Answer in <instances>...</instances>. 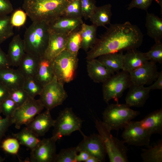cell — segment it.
Returning a JSON list of instances; mask_svg holds the SVG:
<instances>
[{
    "label": "cell",
    "instance_id": "cell-1",
    "mask_svg": "<svg viewBox=\"0 0 162 162\" xmlns=\"http://www.w3.org/2000/svg\"><path fill=\"white\" fill-rule=\"evenodd\" d=\"M143 38L139 28L129 22L111 24L87 52L86 60L104 54L136 49L141 45Z\"/></svg>",
    "mask_w": 162,
    "mask_h": 162
},
{
    "label": "cell",
    "instance_id": "cell-2",
    "mask_svg": "<svg viewBox=\"0 0 162 162\" xmlns=\"http://www.w3.org/2000/svg\"><path fill=\"white\" fill-rule=\"evenodd\" d=\"M71 0H23L22 8L33 22L47 23L61 16Z\"/></svg>",
    "mask_w": 162,
    "mask_h": 162
},
{
    "label": "cell",
    "instance_id": "cell-3",
    "mask_svg": "<svg viewBox=\"0 0 162 162\" xmlns=\"http://www.w3.org/2000/svg\"><path fill=\"white\" fill-rule=\"evenodd\" d=\"M50 32L48 23L33 22L26 29L23 39L25 52L38 58L44 56Z\"/></svg>",
    "mask_w": 162,
    "mask_h": 162
},
{
    "label": "cell",
    "instance_id": "cell-4",
    "mask_svg": "<svg viewBox=\"0 0 162 162\" xmlns=\"http://www.w3.org/2000/svg\"><path fill=\"white\" fill-rule=\"evenodd\" d=\"M130 107L125 103L108 105L102 113V122L111 131L124 128L140 114Z\"/></svg>",
    "mask_w": 162,
    "mask_h": 162
},
{
    "label": "cell",
    "instance_id": "cell-5",
    "mask_svg": "<svg viewBox=\"0 0 162 162\" xmlns=\"http://www.w3.org/2000/svg\"><path fill=\"white\" fill-rule=\"evenodd\" d=\"M95 126L101 137L110 162H128V149L123 141L114 136L102 121L96 120Z\"/></svg>",
    "mask_w": 162,
    "mask_h": 162
},
{
    "label": "cell",
    "instance_id": "cell-6",
    "mask_svg": "<svg viewBox=\"0 0 162 162\" xmlns=\"http://www.w3.org/2000/svg\"><path fill=\"white\" fill-rule=\"evenodd\" d=\"M52 62L55 76L59 82L64 85L74 80L78 64L77 56L65 49Z\"/></svg>",
    "mask_w": 162,
    "mask_h": 162
},
{
    "label": "cell",
    "instance_id": "cell-7",
    "mask_svg": "<svg viewBox=\"0 0 162 162\" xmlns=\"http://www.w3.org/2000/svg\"><path fill=\"white\" fill-rule=\"evenodd\" d=\"M82 123V121L74 113L71 108H66L60 112L55 120L51 137L57 141L75 131H80Z\"/></svg>",
    "mask_w": 162,
    "mask_h": 162
},
{
    "label": "cell",
    "instance_id": "cell-8",
    "mask_svg": "<svg viewBox=\"0 0 162 162\" xmlns=\"http://www.w3.org/2000/svg\"><path fill=\"white\" fill-rule=\"evenodd\" d=\"M103 83V100L108 104L112 99L118 103L119 99L131 82L129 73L122 70L112 75Z\"/></svg>",
    "mask_w": 162,
    "mask_h": 162
},
{
    "label": "cell",
    "instance_id": "cell-9",
    "mask_svg": "<svg viewBox=\"0 0 162 162\" xmlns=\"http://www.w3.org/2000/svg\"><path fill=\"white\" fill-rule=\"evenodd\" d=\"M39 100L46 109L51 110L62 104L68 95L64 84L55 76L53 80L44 87Z\"/></svg>",
    "mask_w": 162,
    "mask_h": 162
},
{
    "label": "cell",
    "instance_id": "cell-10",
    "mask_svg": "<svg viewBox=\"0 0 162 162\" xmlns=\"http://www.w3.org/2000/svg\"><path fill=\"white\" fill-rule=\"evenodd\" d=\"M40 100L28 97L26 101L16 110L11 117L12 123L17 129L28 124L44 108Z\"/></svg>",
    "mask_w": 162,
    "mask_h": 162
},
{
    "label": "cell",
    "instance_id": "cell-11",
    "mask_svg": "<svg viewBox=\"0 0 162 162\" xmlns=\"http://www.w3.org/2000/svg\"><path fill=\"white\" fill-rule=\"evenodd\" d=\"M124 128L122 137L124 143L139 147L149 145L152 135L141 126L138 121H131Z\"/></svg>",
    "mask_w": 162,
    "mask_h": 162
},
{
    "label": "cell",
    "instance_id": "cell-12",
    "mask_svg": "<svg viewBox=\"0 0 162 162\" xmlns=\"http://www.w3.org/2000/svg\"><path fill=\"white\" fill-rule=\"evenodd\" d=\"M83 139L76 146L78 152L84 151L97 158L100 162L105 160L107 154L102 139L99 134L85 135L81 131Z\"/></svg>",
    "mask_w": 162,
    "mask_h": 162
},
{
    "label": "cell",
    "instance_id": "cell-13",
    "mask_svg": "<svg viewBox=\"0 0 162 162\" xmlns=\"http://www.w3.org/2000/svg\"><path fill=\"white\" fill-rule=\"evenodd\" d=\"M56 141L52 137L40 140L31 150L29 161L31 162H54L56 153Z\"/></svg>",
    "mask_w": 162,
    "mask_h": 162
},
{
    "label": "cell",
    "instance_id": "cell-14",
    "mask_svg": "<svg viewBox=\"0 0 162 162\" xmlns=\"http://www.w3.org/2000/svg\"><path fill=\"white\" fill-rule=\"evenodd\" d=\"M158 73L156 63L148 61L129 73L132 83L144 86L150 84L155 80Z\"/></svg>",
    "mask_w": 162,
    "mask_h": 162
},
{
    "label": "cell",
    "instance_id": "cell-15",
    "mask_svg": "<svg viewBox=\"0 0 162 162\" xmlns=\"http://www.w3.org/2000/svg\"><path fill=\"white\" fill-rule=\"evenodd\" d=\"M54 122L55 120L52 117L50 110L46 109L45 111L37 115L26 125V128L39 137L44 136L53 127Z\"/></svg>",
    "mask_w": 162,
    "mask_h": 162
},
{
    "label": "cell",
    "instance_id": "cell-16",
    "mask_svg": "<svg viewBox=\"0 0 162 162\" xmlns=\"http://www.w3.org/2000/svg\"><path fill=\"white\" fill-rule=\"evenodd\" d=\"M125 98V104L129 106H143L149 96L150 90L143 85L131 83Z\"/></svg>",
    "mask_w": 162,
    "mask_h": 162
},
{
    "label": "cell",
    "instance_id": "cell-17",
    "mask_svg": "<svg viewBox=\"0 0 162 162\" xmlns=\"http://www.w3.org/2000/svg\"><path fill=\"white\" fill-rule=\"evenodd\" d=\"M83 23L82 19L61 16L48 24L50 32L69 34L80 27Z\"/></svg>",
    "mask_w": 162,
    "mask_h": 162
},
{
    "label": "cell",
    "instance_id": "cell-18",
    "mask_svg": "<svg viewBox=\"0 0 162 162\" xmlns=\"http://www.w3.org/2000/svg\"><path fill=\"white\" fill-rule=\"evenodd\" d=\"M68 34L50 32L43 57L52 60L65 49Z\"/></svg>",
    "mask_w": 162,
    "mask_h": 162
},
{
    "label": "cell",
    "instance_id": "cell-19",
    "mask_svg": "<svg viewBox=\"0 0 162 162\" xmlns=\"http://www.w3.org/2000/svg\"><path fill=\"white\" fill-rule=\"evenodd\" d=\"M25 78L16 69L9 68L0 69V82L10 90L23 88Z\"/></svg>",
    "mask_w": 162,
    "mask_h": 162
},
{
    "label": "cell",
    "instance_id": "cell-20",
    "mask_svg": "<svg viewBox=\"0 0 162 162\" xmlns=\"http://www.w3.org/2000/svg\"><path fill=\"white\" fill-rule=\"evenodd\" d=\"M141 126L152 135L162 133V109L150 113L143 119L138 121Z\"/></svg>",
    "mask_w": 162,
    "mask_h": 162
},
{
    "label": "cell",
    "instance_id": "cell-21",
    "mask_svg": "<svg viewBox=\"0 0 162 162\" xmlns=\"http://www.w3.org/2000/svg\"><path fill=\"white\" fill-rule=\"evenodd\" d=\"M87 70L88 76L95 83H103L112 75L96 58L87 60Z\"/></svg>",
    "mask_w": 162,
    "mask_h": 162
},
{
    "label": "cell",
    "instance_id": "cell-22",
    "mask_svg": "<svg viewBox=\"0 0 162 162\" xmlns=\"http://www.w3.org/2000/svg\"><path fill=\"white\" fill-rule=\"evenodd\" d=\"M25 53L23 40L19 34L14 36L9 44L7 54L11 66L18 67Z\"/></svg>",
    "mask_w": 162,
    "mask_h": 162
},
{
    "label": "cell",
    "instance_id": "cell-23",
    "mask_svg": "<svg viewBox=\"0 0 162 162\" xmlns=\"http://www.w3.org/2000/svg\"><path fill=\"white\" fill-rule=\"evenodd\" d=\"M97 58L112 75L123 69L124 58L123 51L103 55Z\"/></svg>",
    "mask_w": 162,
    "mask_h": 162
},
{
    "label": "cell",
    "instance_id": "cell-24",
    "mask_svg": "<svg viewBox=\"0 0 162 162\" xmlns=\"http://www.w3.org/2000/svg\"><path fill=\"white\" fill-rule=\"evenodd\" d=\"M148 61L144 53L136 49L128 50L124 54L122 70L129 73L141 66Z\"/></svg>",
    "mask_w": 162,
    "mask_h": 162
},
{
    "label": "cell",
    "instance_id": "cell-25",
    "mask_svg": "<svg viewBox=\"0 0 162 162\" xmlns=\"http://www.w3.org/2000/svg\"><path fill=\"white\" fill-rule=\"evenodd\" d=\"M40 58L25 53L17 69L25 79L34 78L38 70Z\"/></svg>",
    "mask_w": 162,
    "mask_h": 162
},
{
    "label": "cell",
    "instance_id": "cell-26",
    "mask_svg": "<svg viewBox=\"0 0 162 162\" xmlns=\"http://www.w3.org/2000/svg\"><path fill=\"white\" fill-rule=\"evenodd\" d=\"M52 60L40 58L35 79L43 87L51 82L55 77Z\"/></svg>",
    "mask_w": 162,
    "mask_h": 162
},
{
    "label": "cell",
    "instance_id": "cell-27",
    "mask_svg": "<svg viewBox=\"0 0 162 162\" xmlns=\"http://www.w3.org/2000/svg\"><path fill=\"white\" fill-rule=\"evenodd\" d=\"M145 26L147 34L155 42L160 41L162 38V19L153 13L147 12Z\"/></svg>",
    "mask_w": 162,
    "mask_h": 162
},
{
    "label": "cell",
    "instance_id": "cell-28",
    "mask_svg": "<svg viewBox=\"0 0 162 162\" xmlns=\"http://www.w3.org/2000/svg\"><path fill=\"white\" fill-rule=\"evenodd\" d=\"M98 27L93 24L88 25L83 22L80 26L82 38L80 48L86 52L93 47L97 41Z\"/></svg>",
    "mask_w": 162,
    "mask_h": 162
},
{
    "label": "cell",
    "instance_id": "cell-29",
    "mask_svg": "<svg viewBox=\"0 0 162 162\" xmlns=\"http://www.w3.org/2000/svg\"><path fill=\"white\" fill-rule=\"evenodd\" d=\"M111 8L112 5L110 4L96 7L89 19L92 24L98 27H105L106 25L110 24L112 15Z\"/></svg>",
    "mask_w": 162,
    "mask_h": 162
},
{
    "label": "cell",
    "instance_id": "cell-30",
    "mask_svg": "<svg viewBox=\"0 0 162 162\" xmlns=\"http://www.w3.org/2000/svg\"><path fill=\"white\" fill-rule=\"evenodd\" d=\"M12 135L18 140L20 144L31 150L36 146L40 140L38 137L26 127L19 132L13 134Z\"/></svg>",
    "mask_w": 162,
    "mask_h": 162
},
{
    "label": "cell",
    "instance_id": "cell-31",
    "mask_svg": "<svg viewBox=\"0 0 162 162\" xmlns=\"http://www.w3.org/2000/svg\"><path fill=\"white\" fill-rule=\"evenodd\" d=\"M143 149L141 157L144 162H162V140H160L153 146Z\"/></svg>",
    "mask_w": 162,
    "mask_h": 162
},
{
    "label": "cell",
    "instance_id": "cell-32",
    "mask_svg": "<svg viewBox=\"0 0 162 162\" xmlns=\"http://www.w3.org/2000/svg\"><path fill=\"white\" fill-rule=\"evenodd\" d=\"M80 26L68 34L65 49L73 55L77 56L80 49L82 38Z\"/></svg>",
    "mask_w": 162,
    "mask_h": 162
},
{
    "label": "cell",
    "instance_id": "cell-33",
    "mask_svg": "<svg viewBox=\"0 0 162 162\" xmlns=\"http://www.w3.org/2000/svg\"><path fill=\"white\" fill-rule=\"evenodd\" d=\"M13 27L10 22V16H0V45L14 35Z\"/></svg>",
    "mask_w": 162,
    "mask_h": 162
},
{
    "label": "cell",
    "instance_id": "cell-34",
    "mask_svg": "<svg viewBox=\"0 0 162 162\" xmlns=\"http://www.w3.org/2000/svg\"><path fill=\"white\" fill-rule=\"evenodd\" d=\"M43 88L34 78L25 79L23 88L31 97L34 98L37 95H40Z\"/></svg>",
    "mask_w": 162,
    "mask_h": 162
},
{
    "label": "cell",
    "instance_id": "cell-35",
    "mask_svg": "<svg viewBox=\"0 0 162 162\" xmlns=\"http://www.w3.org/2000/svg\"><path fill=\"white\" fill-rule=\"evenodd\" d=\"M62 16L72 18L82 19L81 0H71Z\"/></svg>",
    "mask_w": 162,
    "mask_h": 162
},
{
    "label": "cell",
    "instance_id": "cell-36",
    "mask_svg": "<svg viewBox=\"0 0 162 162\" xmlns=\"http://www.w3.org/2000/svg\"><path fill=\"white\" fill-rule=\"evenodd\" d=\"M78 152L76 147L63 149L57 154L54 162H76Z\"/></svg>",
    "mask_w": 162,
    "mask_h": 162
},
{
    "label": "cell",
    "instance_id": "cell-37",
    "mask_svg": "<svg viewBox=\"0 0 162 162\" xmlns=\"http://www.w3.org/2000/svg\"><path fill=\"white\" fill-rule=\"evenodd\" d=\"M148 61L155 63H162V43L160 41L155 44L147 52L144 53Z\"/></svg>",
    "mask_w": 162,
    "mask_h": 162
},
{
    "label": "cell",
    "instance_id": "cell-38",
    "mask_svg": "<svg viewBox=\"0 0 162 162\" xmlns=\"http://www.w3.org/2000/svg\"><path fill=\"white\" fill-rule=\"evenodd\" d=\"M26 12L21 9L15 10L10 16V22L13 27H20L25 23L27 16Z\"/></svg>",
    "mask_w": 162,
    "mask_h": 162
},
{
    "label": "cell",
    "instance_id": "cell-39",
    "mask_svg": "<svg viewBox=\"0 0 162 162\" xmlns=\"http://www.w3.org/2000/svg\"><path fill=\"white\" fill-rule=\"evenodd\" d=\"M1 148L6 152L11 154H15L18 153L20 143L16 138H8L2 142Z\"/></svg>",
    "mask_w": 162,
    "mask_h": 162
},
{
    "label": "cell",
    "instance_id": "cell-40",
    "mask_svg": "<svg viewBox=\"0 0 162 162\" xmlns=\"http://www.w3.org/2000/svg\"><path fill=\"white\" fill-rule=\"evenodd\" d=\"M18 107L17 105L10 97L4 100L0 104L2 113L5 117L11 118Z\"/></svg>",
    "mask_w": 162,
    "mask_h": 162
},
{
    "label": "cell",
    "instance_id": "cell-41",
    "mask_svg": "<svg viewBox=\"0 0 162 162\" xmlns=\"http://www.w3.org/2000/svg\"><path fill=\"white\" fill-rule=\"evenodd\" d=\"M81 6L82 16L85 20L89 19L97 7L95 0H81Z\"/></svg>",
    "mask_w": 162,
    "mask_h": 162
},
{
    "label": "cell",
    "instance_id": "cell-42",
    "mask_svg": "<svg viewBox=\"0 0 162 162\" xmlns=\"http://www.w3.org/2000/svg\"><path fill=\"white\" fill-rule=\"evenodd\" d=\"M29 96L23 88L10 90V97L18 106L23 104Z\"/></svg>",
    "mask_w": 162,
    "mask_h": 162
},
{
    "label": "cell",
    "instance_id": "cell-43",
    "mask_svg": "<svg viewBox=\"0 0 162 162\" xmlns=\"http://www.w3.org/2000/svg\"><path fill=\"white\" fill-rule=\"evenodd\" d=\"M153 0H132L128 5L127 9L130 10L136 8L147 11Z\"/></svg>",
    "mask_w": 162,
    "mask_h": 162
},
{
    "label": "cell",
    "instance_id": "cell-44",
    "mask_svg": "<svg viewBox=\"0 0 162 162\" xmlns=\"http://www.w3.org/2000/svg\"><path fill=\"white\" fill-rule=\"evenodd\" d=\"M13 124L11 117L2 118L0 116V142L9 127Z\"/></svg>",
    "mask_w": 162,
    "mask_h": 162
},
{
    "label": "cell",
    "instance_id": "cell-45",
    "mask_svg": "<svg viewBox=\"0 0 162 162\" xmlns=\"http://www.w3.org/2000/svg\"><path fill=\"white\" fill-rule=\"evenodd\" d=\"M13 10V5L10 0H0V16L8 15Z\"/></svg>",
    "mask_w": 162,
    "mask_h": 162
},
{
    "label": "cell",
    "instance_id": "cell-46",
    "mask_svg": "<svg viewBox=\"0 0 162 162\" xmlns=\"http://www.w3.org/2000/svg\"><path fill=\"white\" fill-rule=\"evenodd\" d=\"M10 66L7 54L2 50L0 46V69L9 68Z\"/></svg>",
    "mask_w": 162,
    "mask_h": 162
},
{
    "label": "cell",
    "instance_id": "cell-47",
    "mask_svg": "<svg viewBox=\"0 0 162 162\" xmlns=\"http://www.w3.org/2000/svg\"><path fill=\"white\" fill-rule=\"evenodd\" d=\"M10 89L0 82V104L4 100L10 97Z\"/></svg>",
    "mask_w": 162,
    "mask_h": 162
},
{
    "label": "cell",
    "instance_id": "cell-48",
    "mask_svg": "<svg viewBox=\"0 0 162 162\" xmlns=\"http://www.w3.org/2000/svg\"><path fill=\"white\" fill-rule=\"evenodd\" d=\"M150 90H161L162 89V71L158 73V77L152 85L148 87Z\"/></svg>",
    "mask_w": 162,
    "mask_h": 162
},
{
    "label": "cell",
    "instance_id": "cell-49",
    "mask_svg": "<svg viewBox=\"0 0 162 162\" xmlns=\"http://www.w3.org/2000/svg\"><path fill=\"white\" fill-rule=\"evenodd\" d=\"M79 152V154H77L76 156L75 159L76 162H86L91 155L89 153L85 151H80Z\"/></svg>",
    "mask_w": 162,
    "mask_h": 162
},
{
    "label": "cell",
    "instance_id": "cell-50",
    "mask_svg": "<svg viewBox=\"0 0 162 162\" xmlns=\"http://www.w3.org/2000/svg\"><path fill=\"white\" fill-rule=\"evenodd\" d=\"M86 162H100V160L95 157L91 155Z\"/></svg>",
    "mask_w": 162,
    "mask_h": 162
},
{
    "label": "cell",
    "instance_id": "cell-51",
    "mask_svg": "<svg viewBox=\"0 0 162 162\" xmlns=\"http://www.w3.org/2000/svg\"><path fill=\"white\" fill-rule=\"evenodd\" d=\"M156 2L160 5V12L161 14H162V0H157Z\"/></svg>",
    "mask_w": 162,
    "mask_h": 162
},
{
    "label": "cell",
    "instance_id": "cell-52",
    "mask_svg": "<svg viewBox=\"0 0 162 162\" xmlns=\"http://www.w3.org/2000/svg\"><path fill=\"white\" fill-rule=\"evenodd\" d=\"M4 160V158L0 156V162H3Z\"/></svg>",
    "mask_w": 162,
    "mask_h": 162
},
{
    "label": "cell",
    "instance_id": "cell-53",
    "mask_svg": "<svg viewBox=\"0 0 162 162\" xmlns=\"http://www.w3.org/2000/svg\"><path fill=\"white\" fill-rule=\"evenodd\" d=\"M1 113H2V112H1V109H0V114Z\"/></svg>",
    "mask_w": 162,
    "mask_h": 162
}]
</instances>
